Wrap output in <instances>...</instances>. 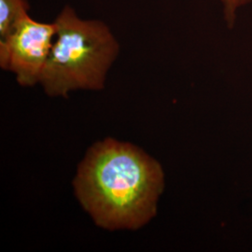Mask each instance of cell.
<instances>
[{"label": "cell", "instance_id": "cell-1", "mask_svg": "<svg viewBox=\"0 0 252 252\" xmlns=\"http://www.w3.org/2000/svg\"><path fill=\"white\" fill-rule=\"evenodd\" d=\"M73 185L96 225L136 230L156 215L164 176L161 164L137 147L107 138L89 149Z\"/></svg>", "mask_w": 252, "mask_h": 252}, {"label": "cell", "instance_id": "cell-4", "mask_svg": "<svg viewBox=\"0 0 252 252\" xmlns=\"http://www.w3.org/2000/svg\"><path fill=\"white\" fill-rule=\"evenodd\" d=\"M28 0H0V40L9 35L20 19L28 14Z\"/></svg>", "mask_w": 252, "mask_h": 252}, {"label": "cell", "instance_id": "cell-3", "mask_svg": "<svg viewBox=\"0 0 252 252\" xmlns=\"http://www.w3.org/2000/svg\"><path fill=\"white\" fill-rule=\"evenodd\" d=\"M56 35V26L30 17L19 20L8 36L0 40V66L14 74L20 85L39 84Z\"/></svg>", "mask_w": 252, "mask_h": 252}, {"label": "cell", "instance_id": "cell-5", "mask_svg": "<svg viewBox=\"0 0 252 252\" xmlns=\"http://www.w3.org/2000/svg\"><path fill=\"white\" fill-rule=\"evenodd\" d=\"M219 1L222 6L223 17L228 27H233L235 25L239 9L252 3V0H219Z\"/></svg>", "mask_w": 252, "mask_h": 252}, {"label": "cell", "instance_id": "cell-2", "mask_svg": "<svg viewBox=\"0 0 252 252\" xmlns=\"http://www.w3.org/2000/svg\"><path fill=\"white\" fill-rule=\"evenodd\" d=\"M56 35L39 84L51 96L77 90H102L120 45L100 20L82 19L64 6L56 19Z\"/></svg>", "mask_w": 252, "mask_h": 252}]
</instances>
